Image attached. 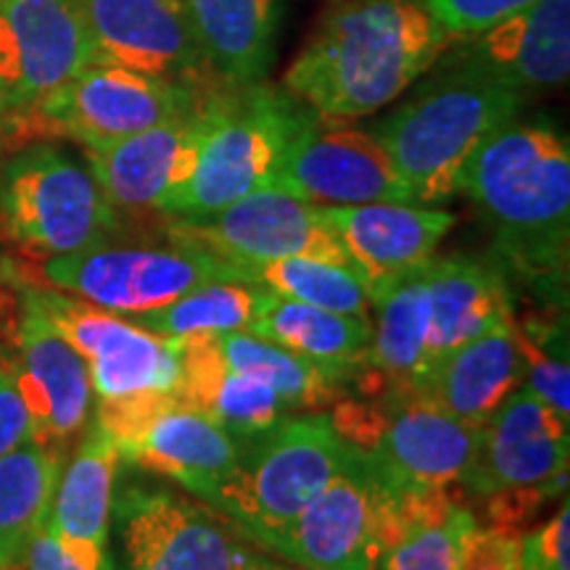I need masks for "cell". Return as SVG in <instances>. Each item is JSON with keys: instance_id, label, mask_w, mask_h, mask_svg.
I'll return each mask as SVG.
<instances>
[{"instance_id": "6da1fadb", "label": "cell", "mask_w": 570, "mask_h": 570, "mask_svg": "<svg viewBox=\"0 0 570 570\" xmlns=\"http://www.w3.org/2000/svg\"><path fill=\"white\" fill-rule=\"evenodd\" d=\"M452 40L423 0H333L283 88L320 117L352 122L412 90Z\"/></svg>"}, {"instance_id": "7a4b0ae2", "label": "cell", "mask_w": 570, "mask_h": 570, "mask_svg": "<svg viewBox=\"0 0 570 570\" xmlns=\"http://www.w3.org/2000/svg\"><path fill=\"white\" fill-rule=\"evenodd\" d=\"M470 198L494 235L508 277L550 304H566L570 256V146L544 119H512L475 151L462 173Z\"/></svg>"}, {"instance_id": "3957f363", "label": "cell", "mask_w": 570, "mask_h": 570, "mask_svg": "<svg viewBox=\"0 0 570 570\" xmlns=\"http://www.w3.org/2000/svg\"><path fill=\"white\" fill-rule=\"evenodd\" d=\"M412 96L370 127L420 206H441L460 194L462 173L497 130L529 104L487 75L433 63Z\"/></svg>"}, {"instance_id": "277c9868", "label": "cell", "mask_w": 570, "mask_h": 570, "mask_svg": "<svg viewBox=\"0 0 570 570\" xmlns=\"http://www.w3.org/2000/svg\"><path fill=\"white\" fill-rule=\"evenodd\" d=\"M327 415L386 494L460 487L479 452L481 428L452 417L423 391L344 396Z\"/></svg>"}, {"instance_id": "5b68a950", "label": "cell", "mask_w": 570, "mask_h": 570, "mask_svg": "<svg viewBox=\"0 0 570 570\" xmlns=\"http://www.w3.org/2000/svg\"><path fill=\"white\" fill-rule=\"evenodd\" d=\"M348 458L352 444L341 439L327 412H296L240 449L206 508L252 544L269 550Z\"/></svg>"}, {"instance_id": "8992f818", "label": "cell", "mask_w": 570, "mask_h": 570, "mask_svg": "<svg viewBox=\"0 0 570 570\" xmlns=\"http://www.w3.org/2000/svg\"><path fill=\"white\" fill-rule=\"evenodd\" d=\"M306 114L309 109L285 88L259 82L240 90H214L194 173L167 198L161 214L177 219L209 217L254 190L269 188L277 161Z\"/></svg>"}, {"instance_id": "52a82bcc", "label": "cell", "mask_w": 570, "mask_h": 570, "mask_svg": "<svg viewBox=\"0 0 570 570\" xmlns=\"http://www.w3.org/2000/svg\"><path fill=\"white\" fill-rule=\"evenodd\" d=\"M122 227L88 164L51 140L0 164V235L27 259H56L114 240Z\"/></svg>"}, {"instance_id": "ba28073f", "label": "cell", "mask_w": 570, "mask_h": 570, "mask_svg": "<svg viewBox=\"0 0 570 570\" xmlns=\"http://www.w3.org/2000/svg\"><path fill=\"white\" fill-rule=\"evenodd\" d=\"M92 61L75 0H0V148L38 140V114Z\"/></svg>"}, {"instance_id": "9c48e42d", "label": "cell", "mask_w": 570, "mask_h": 570, "mask_svg": "<svg viewBox=\"0 0 570 570\" xmlns=\"http://www.w3.org/2000/svg\"><path fill=\"white\" fill-rule=\"evenodd\" d=\"M169 240V246L106 240L77 254L46 259L40 277L48 288L122 317L159 309L204 283L246 281L244 273L223 256L188 240Z\"/></svg>"}, {"instance_id": "30bf717a", "label": "cell", "mask_w": 570, "mask_h": 570, "mask_svg": "<svg viewBox=\"0 0 570 570\" xmlns=\"http://www.w3.org/2000/svg\"><path fill=\"white\" fill-rule=\"evenodd\" d=\"M119 460L175 481L209 504L240 458L230 433L177 394H140L92 407Z\"/></svg>"}, {"instance_id": "8fae6325", "label": "cell", "mask_w": 570, "mask_h": 570, "mask_svg": "<svg viewBox=\"0 0 570 570\" xmlns=\"http://www.w3.org/2000/svg\"><path fill=\"white\" fill-rule=\"evenodd\" d=\"M196 85L90 61L38 114V140L67 138L85 151L106 148L204 101Z\"/></svg>"}, {"instance_id": "7c38bea8", "label": "cell", "mask_w": 570, "mask_h": 570, "mask_svg": "<svg viewBox=\"0 0 570 570\" xmlns=\"http://www.w3.org/2000/svg\"><path fill=\"white\" fill-rule=\"evenodd\" d=\"M30 294L48 323L80 352L96 404L140 394H177L183 377L177 341L48 285H30Z\"/></svg>"}, {"instance_id": "4fadbf2b", "label": "cell", "mask_w": 570, "mask_h": 570, "mask_svg": "<svg viewBox=\"0 0 570 570\" xmlns=\"http://www.w3.org/2000/svg\"><path fill=\"white\" fill-rule=\"evenodd\" d=\"M269 188L320 206L415 204L373 132L312 109L285 146Z\"/></svg>"}, {"instance_id": "5bb4252c", "label": "cell", "mask_w": 570, "mask_h": 570, "mask_svg": "<svg viewBox=\"0 0 570 570\" xmlns=\"http://www.w3.org/2000/svg\"><path fill=\"white\" fill-rule=\"evenodd\" d=\"M30 412L35 441L63 449L82 436L96 407L88 365L48 323L30 285L19 291L17 317L9 331V354L0 356Z\"/></svg>"}, {"instance_id": "9a60e30c", "label": "cell", "mask_w": 570, "mask_h": 570, "mask_svg": "<svg viewBox=\"0 0 570 570\" xmlns=\"http://www.w3.org/2000/svg\"><path fill=\"white\" fill-rule=\"evenodd\" d=\"M169 238L188 240L223 256L240 273L291 256L352 267L336 235L320 217V206L275 188L254 190L209 217L177 219L169 227Z\"/></svg>"}, {"instance_id": "2e32d148", "label": "cell", "mask_w": 570, "mask_h": 570, "mask_svg": "<svg viewBox=\"0 0 570 570\" xmlns=\"http://www.w3.org/2000/svg\"><path fill=\"white\" fill-rule=\"evenodd\" d=\"M570 420L544 399L518 386L481 425L479 452L460 489L489 497L508 489L568 483Z\"/></svg>"}, {"instance_id": "e0dca14e", "label": "cell", "mask_w": 570, "mask_h": 570, "mask_svg": "<svg viewBox=\"0 0 570 570\" xmlns=\"http://www.w3.org/2000/svg\"><path fill=\"white\" fill-rule=\"evenodd\" d=\"M92 61L196 85L209 80L188 0H75Z\"/></svg>"}, {"instance_id": "ac0fdd59", "label": "cell", "mask_w": 570, "mask_h": 570, "mask_svg": "<svg viewBox=\"0 0 570 570\" xmlns=\"http://www.w3.org/2000/svg\"><path fill=\"white\" fill-rule=\"evenodd\" d=\"M439 61L487 75L525 101L558 90L570 75V0H537L487 30L454 38Z\"/></svg>"}, {"instance_id": "d6986e66", "label": "cell", "mask_w": 570, "mask_h": 570, "mask_svg": "<svg viewBox=\"0 0 570 570\" xmlns=\"http://www.w3.org/2000/svg\"><path fill=\"white\" fill-rule=\"evenodd\" d=\"M381 489L352 446L336 475L320 489L267 552L304 570H373Z\"/></svg>"}, {"instance_id": "ffe728a7", "label": "cell", "mask_w": 570, "mask_h": 570, "mask_svg": "<svg viewBox=\"0 0 570 570\" xmlns=\"http://www.w3.org/2000/svg\"><path fill=\"white\" fill-rule=\"evenodd\" d=\"M122 570H233L223 515L156 487L127 489L117 502Z\"/></svg>"}, {"instance_id": "44dd1931", "label": "cell", "mask_w": 570, "mask_h": 570, "mask_svg": "<svg viewBox=\"0 0 570 570\" xmlns=\"http://www.w3.org/2000/svg\"><path fill=\"white\" fill-rule=\"evenodd\" d=\"M209 96L180 117L85 151V164L119 219L161 214L167 198L188 180L209 117Z\"/></svg>"}, {"instance_id": "7402d4cb", "label": "cell", "mask_w": 570, "mask_h": 570, "mask_svg": "<svg viewBox=\"0 0 570 570\" xmlns=\"http://www.w3.org/2000/svg\"><path fill=\"white\" fill-rule=\"evenodd\" d=\"M320 217L365 281L370 302L402 275L428 265L458 223L439 206L391 202L320 206Z\"/></svg>"}, {"instance_id": "603a6c76", "label": "cell", "mask_w": 570, "mask_h": 570, "mask_svg": "<svg viewBox=\"0 0 570 570\" xmlns=\"http://www.w3.org/2000/svg\"><path fill=\"white\" fill-rule=\"evenodd\" d=\"M119 452L96 417L61 468L46 525L82 570H114L109 554Z\"/></svg>"}, {"instance_id": "cb8c5ba5", "label": "cell", "mask_w": 570, "mask_h": 570, "mask_svg": "<svg viewBox=\"0 0 570 570\" xmlns=\"http://www.w3.org/2000/svg\"><path fill=\"white\" fill-rule=\"evenodd\" d=\"M475 529L479 520L452 489L381 491L373 570H462Z\"/></svg>"}, {"instance_id": "d4e9b609", "label": "cell", "mask_w": 570, "mask_h": 570, "mask_svg": "<svg viewBox=\"0 0 570 570\" xmlns=\"http://www.w3.org/2000/svg\"><path fill=\"white\" fill-rule=\"evenodd\" d=\"M425 283L428 370L454 346L515 317L512 281L497 259L433 256L425 265Z\"/></svg>"}, {"instance_id": "484cf974", "label": "cell", "mask_w": 570, "mask_h": 570, "mask_svg": "<svg viewBox=\"0 0 570 570\" xmlns=\"http://www.w3.org/2000/svg\"><path fill=\"white\" fill-rule=\"evenodd\" d=\"M206 75L240 90L267 77L277 51L283 0H188Z\"/></svg>"}, {"instance_id": "4316f807", "label": "cell", "mask_w": 570, "mask_h": 570, "mask_svg": "<svg viewBox=\"0 0 570 570\" xmlns=\"http://www.w3.org/2000/svg\"><path fill=\"white\" fill-rule=\"evenodd\" d=\"M370 346L352 386L362 396L391 389L420 391L428 373V283L425 265L402 275L373 298Z\"/></svg>"}, {"instance_id": "83f0119b", "label": "cell", "mask_w": 570, "mask_h": 570, "mask_svg": "<svg viewBox=\"0 0 570 570\" xmlns=\"http://www.w3.org/2000/svg\"><path fill=\"white\" fill-rule=\"evenodd\" d=\"M518 386H523V356L508 320L433 362L420 391L452 417L481 428Z\"/></svg>"}, {"instance_id": "f1b7e54d", "label": "cell", "mask_w": 570, "mask_h": 570, "mask_svg": "<svg viewBox=\"0 0 570 570\" xmlns=\"http://www.w3.org/2000/svg\"><path fill=\"white\" fill-rule=\"evenodd\" d=\"M183 354V377L177 396L202 410L240 446L252 444L296 415L288 402L265 381L225 365L209 336L177 341Z\"/></svg>"}, {"instance_id": "f546056e", "label": "cell", "mask_w": 570, "mask_h": 570, "mask_svg": "<svg viewBox=\"0 0 570 570\" xmlns=\"http://www.w3.org/2000/svg\"><path fill=\"white\" fill-rule=\"evenodd\" d=\"M246 333L273 341L348 389L362 373L370 346V317L341 315L269 291Z\"/></svg>"}, {"instance_id": "4dcf8cb0", "label": "cell", "mask_w": 570, "mask_h": 570, "mask_svg": "<svg viewBox=\"0 0 570 570\" xmlns=\"http://www.w3.org/2000/svg\"><path fill=\"white\" fill-rule=\"evenodd\" d=\"M63 454L32 439L0 458V570L21 566L30 539L46 525Z\"/></svg>"}, {"instance_id": "1f68e13d", "label": "cell", "mask_w": 570, "mask_h": 570, "mask_svg": "<svg viewBox=\"0 0 570 570\" xmlns=\"http://www.w3.org/2000/svg\"><path fill=\"white\" fill-rule=\"evenodd\" d=\"M269 296V288L252 281H212L177 296L159 309L132 315L135 325L156 336L188 341L219 333L248 331Z\"/></svg>"}, {"instance_id": "d6a6232c", "label": "cell", "mask_w": 570, "mask_h": 570, "mask_svg": "<svg viewBox=\"0 0 570 570\" xmlns=\"http://www.w3.org/2000/svg\"><path fill=\"white\" fill-rule=\"evenodd\" d=\"M225 365L238 373L265 381L281 394L294 412H317L333 407L338 399L346 396V386L336 377L302 360L288 348L273 341L254 336V333L235 331L209 336Z\"/></svg>"}, {"instance_id": "836d02e7", "label": "cell", "mask_w": 570, "mask_h": 570, "mask_svg": "<svg viewBox=\"0 0 570 570\" xmlns=\"http://www.w3.org/2000/svg\"><path fill=\"white\" fill-rule=\"evenodd\" d=\"M244 275L246 281L267 285L277 296L294 298V302L341 312V315L373 317L367 285L362 275L348 265L291 256V259H275L248 267Z\"/></svg>"}, {"instance_id": "e575fe53", "label": "cell", "mask_w": 570, "mask_h": 570, "mask_svg": "<svg viewBox=\"0 0 570 570\" xmlns=\"http://www.w3.org/2000/svg\"><path fill=\"white\" fill-rule=\"evenodd\" d=\"M512 333L523 356V386L544 399L560 417L570 420V365H568V323L560 304L512 317Z\"/></svg>"}, {"instance_id": "d590c367", "label": "cell", "mask_w": 570, "mask_h": 570, "mask_svg": "<svg viewBox=\"0 0 570 570\" xmlns=\"http://www.w3.org/2000/svg\"><path fill=\"white\" fill-rule=\"evenodd\" d=\"M423 3L452 38H465V35L487 30L537 0H423Z\"/></svg>"}, {"instance_id": "8d00e7d4", "label": "cell", "mask_w": 570, "mask_h": 570, "mask_svg": "<svg viewBox=\"0 0 570 570\" xmlns=\"http://www.w3.org/2000/svg\"><path fill=\"white\" fill-rule=\"evenodd\" d=\"M560 494H568V483H554V487L539 489H508L494 491L487 497V520L489 529L518 533L539 515L547 502Z\"/></svg>"}, {"instance_id": "74e56055", "label": "cell", "mask_w": 570, "mask_h": 570, "mask_svg": "<svg viewBox=\"0 0 570 570\" xmlns=\"http://www.w3.org/2000/svg\"><path fill=\"white\" fill-rule=\"evenodd\" d=\"M570 504L562 497L558 515L520 539V560L523 570H570Z\"/></svg>"}, {"instance_id": "f35d334b", "label": "cell", "mask_w": 570, "mask_h": 570, "mask_svg": "<svg viewBox=\"0 0 570 570\" xmlns=\"http://www.w3.org/2000/svg\"><path fill=\"white\" fill-rule=\"evenodd\" d=\"M520 539L518 533H504L497 529H475L468 539L462 570H523L520 560Z\"/></svg>"}, {"instance_id": "ab89813d", "label": "cell", "mask_w": 570, "mask_h": 570, "mask_svg": "<svg viewBox=\"0 0 570 570\" xmlns=\"http://www.w3.org/2000/svg\"><path fill=\"white\" fill-rule=\"evenodd\" d=\"M32 439L35 431L30 412H27L24 402H21V394L11 373L0 362V458Z\"/></svg>"}, {"instance_id": "60d3db41", "label": "cell", "mask_w": 570, "mask_h": 570, "mask_svg": "<svg viewBox=\"0 0 570 570\" xmlns=\"http://www.w3.org/2000/svg\"><path fill=\"white\" fill-rule=\"evenodd\" d=\"M21 566H24V570H82L61 550V544L56 541L48 525H40L38 533L30 539Z\"/></svg>"}, {"instance_id": "b9f144b4", "label": "cell", "mask_w": 570, "mask_h": 570, "mask_svg": "<svg viewBox=\"0 0 570 570\" xmlns=\"http://www.w3.org/2000/svg\"><path fill=\"white\" fill-rule=\"evenodd\" d=\"M233 570H275V562L254 547L233 541Z\"/></svg>"}, {"instance_id": "7bdbcfd3", "label": "cell", "mask_w": 570, "mask_h": 570, "mask_svg": "<svg viewBox=\"0 0 570 570\" xmlns=\"http://www.w3.org/2000/svg\"><path fill=\"white\" fill-rule=\"evenodd\" d=\"M275 570H304V568H283V566H277V562H275Z\"/></svg>"}, {"instance_id": "ee69618b", "label": "cell", "mask_w": 570, "mask_h": 570, "mask_svg": "<svg viewBox=\"0 0 570 570\" xmlns=\"http://www.w3.org/2000/svg\"><path fill=\"white\" fill-rule=\"evenodd\" d=\"M9 570H19V566L17 568H9Z\"/></svg>"}]
</instances>
